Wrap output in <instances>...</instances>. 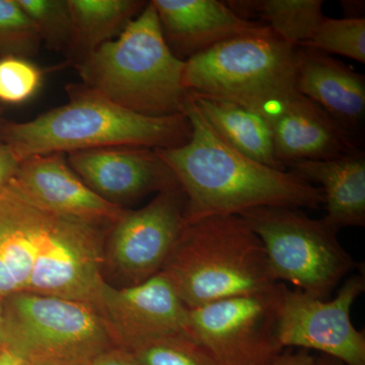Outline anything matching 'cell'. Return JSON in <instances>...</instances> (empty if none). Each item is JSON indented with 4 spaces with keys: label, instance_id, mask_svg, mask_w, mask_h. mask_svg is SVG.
Masks as SVG:
<instances>
[{
    "label": "cell",
    "instance_id": "cell-10",
    "mask_svg": "<svg viewBox=\"0 0 365 365\" xmlns=\"http://www.w3.org/2000/svg\"><path fill=\"white\" fill-rule=\"evenodd\" d=\"M364 290V272L348 277L331 300L287 288L280 313L281 345L317 350L345 365H365V333L350 318L353 304Z\"/></svg>",
    "mask_w": 365,
    "mask_h": 365
},
{
    "label": "cell",
    "instance_id": "cell-1",
    "mask_svg": "<svg viewBox=\"0 0 365 365\" xmlns=\"http://www.w3.org/2000/svg\"><path fill=\"white\" fill-rule=\"evenodd\" d=\"M107 227L41 207L11 182L0 191V299L28 292L97 307Z\"/></svg>",
    "mask_w": 365,
    "mask_h": 365
},
{
    "label": "cell",
    "instance_id": "cell-33",
    "mask_svg": "<svg viewBox=\"0 0 365 365\" xmlns=\"http://www.w3.org/2000/svg\"><path fill=\"white\" fill-rule=\"evenodd\" d=\"M314 365H345L340 360L328 356V355L322 354L321 356L314 357Z\"/></svg>",
    "mask_w": 365,
    "mask_h": 365
},
{
    "label": "cell",
    "instance_id": "cell-8",
    "mask_svg": "<svg viewBox=\"0 0 365 365\" xmlns=\"http://www.w3.org/2000/svg\"><path fill=\"white\" fill-rule=\"evenodd\" d=\"M2 304L0 347L26 361L56 359L88 365L117 347L93 304L28 292L4 297Z\"/></svg>",
    "mask_w": 365,
    "mask_h": 365
},
{
    "label": "cell",
    "instance_id": "cell-6",
    "mask_svg": "<svg viewBox=\"0 0 365 365\" xmlns=\"http://www.w3.org/2000/svg\"><path fill=\"white\" fill-rule=\"evenodd\" d=\"M297 48L269 26L225 41L185 61V88L241 105L270 122L302 96L297 88Z\"/></svg>",
    "mask_w": 365,
    "mask_h": 365
},
{
    "label": "cell",
    "instance_id": "cell-24",
    "mask_svg": "<svg viewBox=\"0 0 365 365\" xmlns=\"http://www.w3.org/2000/svg\"><path fill=\"white\" fill-rule=\"evenodd\" d=\"M18 2L33 21L42 42L50 49L67 52L72 32L68 0H18Z\"/></svg>",
    "mask_w": 365,
    "mask_h": 365
},
{
    "label": "cell",
    "instance_id": "cell-14",
    "mask_svg": "<svg viewBox=\"0 0 365 365\" xmlns=\"http://www.w3.org/2000/svg\"><path fill=\"white\" fill-rule=\"evenodd\" d=\"M13 182L33 202L67 217L112 227L126 210L95 193L71 169L63 153L26 158Z\"/></svg>",
    "mask_w": 365,
    "mask_h": 365
},
{
    "label": "cell",
    "instance_id": "cell-34",
    "mask_svg": "<svg viewBox=\"0 0 365 365\" xmlns=\"http://www.w3.org/2000/svg\"><path fill=\"white\" fill-rule=\"evenodd\" d=\"M4 321V304H2V299H0V327L2 325Z\"/></svg>",
    "mask_w": 365,
    "mask_h": 365
},
{
    "label": "cell",
    "instance_id": "cell-15",
    "mask_svg": "<svg viewBox=\"0 0 365 365\" xmlns=\"http://www.w3.org/2000/svg\"><path fill=\"white\" fill-rule=\"evenodd\" d=\"M165 42L175 56L186 61L215 46L268 26L245 20L218 0H153Z\"/></svg>",
    "mask_w": 365,
    "mask_h": 365
},
{
    "label": "cell",
    "instance_id": "cell-13",
    "mask_svg": "<svg viewBox=\"0 0 365 365\" xmlns=\"http://www.w3.org/2000/svg\"><path fill=\"white\" fill-rule=\"evenodd\" d=\"M67 155L68 165L83 182L120 207L179 185L167 163L150 148H97Z\"/></svg>",
    "mask_w": 365,
    "mask_h": 365
},
{
    "label": "cell",
    "instance_id": "cell-4",
    "mask_svg": "<svg viewBox=\"0 0 365 365\" xmlns=\"http://www.w3.org/2000/svg\"><path fill=\"white\" fill-rule=\"evenodd\" d=\"M74 66L83 86L124 109L150 117L185 114V61L165 42L151 1L117 38Z\"/></svg>",
    "mask_w": 365,
    "mask_h": 365
},
{
    "label": "cell",
    "instance_id": "cell-3",
    "mask_svg": "<svg viewBox=\"0 0 365 365\" xmlns=\"http://www.w3.org/2000/svg\"><path fill=\"white\" fill-rule=\"evenodd\" d=\"M69 102L30 121L2 126L4 144L19 162L37 155L109 148L168 150L188 143L185 114L150 117L124 109L83 83L66 86Z\"/></svg>",
    "mask_w": 365,
    "mask_h": 365
},
{
    "label": "cell",
    "instance_id": "cell-23",
    "mask_svg": "<svg viewBox=\"0 0 365 365\" xmlns=\"http://www.w3.org/2000/svg\"><path fill=\"white\" fill-rule=\"evenodd\" d=\"M129 352L141 365H216L189 332L153 340Z\"/></svg>",
    "mask_w": 365,
    "mask_h": 365
},
{
    "label": "cell",
    "instance_id": "cell-7",
    "mask_svg": "<svg viewBox=\"0 0 365 365\" xmlns=\"http://www.w3.org/2000/svg\"><path fill=\"white\" fill-rule=\"evenodd\" d=\"M240 216L263 244L276 282L287 281L304 294L327 299L356 268L338 232L300 208L267 206Z\"/></svg>",
    "mask_w": 365,
    "mask_h": 365
},
{
    "label": "cell",
    "instance_id": "cell-32",
    "mask_svg": "<svg viewBox=\"0 0 365 365\" xmlns=\"http://www.w3.org/2000/svg\"><path fill=\"white\" fill-rule=\"evenodd\" d=\"M30 365H86L76 364V362L64 361V360L56 359H36L29 362Z\"/></svg>",
    "mask_w": 365,
    "mask_h": 365
},
{
    "label": "cell",
    "instance_id": "cell-9",
    "mask_svg": "<svg viewBox=\"0 0 365 365\" xmlns=\"http://www.w3.org/2000/svg\"><path fill=\"white\" fill-rule=\"evenodd\" d=\"M287 285L189 309L190 331L216 365H273L283 353L281 307Z\"/></svg>",
    "mask_w": 365,
    "mask_h": 365
},
{
    "label": "cell",
    "instance_id": "cell-28",
    "mask_svg": "<svg viewBox=\"0 0 365 365\" xmlns=\"http://www.w3.org/2000/svg\"><path fill=\"white\" fill-rule=\"evenodd\" d=\"M88 365H141L130 352L114 347L96 357Z\"/></svg>",
    "mask_w": 365,
    "mask_h": 365
},
{
    "label": "cell",
    "instance_id": "cell-19",
    "mask_svg": "<svg viewBox=\"0 0 365 365\" xmlns=\"http://www.w3.org/2000/svg\"><path fill=\"white\" fill-rule=\"evenodd\" d=\"M190 98L213 130L235 150L268 167L287 170L276 158L272 129L265 118L227 101L191 93Z\"/></svg>",
    "mask_w": 365,
    "mask_h": 365
},
{
    "label": "cell",
    "instance_id": "cell-30",
    "mask_svg": "<svg viewBox=\"0 0 365 365\" xmlns=\"http://www.w3.org/2000/svg\"><path fill=\"white\" fill-rule=\"evenodd\" d=\"M0 365H30L25 359H21L18 354L6 349V348L0 347Z\"/></svg>",
    "mask_w": 365,
    "mask_h": 365
},
{
    "label": "cell",
    "instance_id": "cell-5",
    "mask_svg": "<svg viewBox=\"0 0 365 365\" xmlns=\"http://www.w3.org/2000/svg\"><path fill=\"white\" fill-rule=\"evenodd\" d=\"M160 273L189 309L277 283L263 244L240 215L186 222Z\"/></svg>",
    "mask_w": 365,
    "mask_h": 365
},
{
    "label": "cell",
    "instance_id": "cell-17",
    "mask_svg": "<svg viewBox=\"0 0 365 365\" xmlns=\"http://www.w3.org/2000/svg\"><path fill=\"white\" fill-rule=\"evenodd\" d=\"M269 124L276 158L287 170L295 163L329 160L360 150V145L332 118L302 95Z\"/></svg>",
    "mask_w": 365,
    "mask_h": 365
},
{
    "label": "cell",
    "instance_id": "cell-16",
    "mask_svg": "<svg viewBox=\"0 0 365 365\" xmlns=\"http://www.w3.org/2000/svg\"><path fill=\"white\" fill-rule=\"evenodd\" d=\"M297 88L359 145L365 119L364 74L326 53L299 46Z\"/></svg>",
    "mask_w": 365,
    "mask_h": 365
},
{
    "label": "cell",
    "instance_id": "cell-29",
    "mask_svg": "<svg viewBox=\"0 0 365 365\" xmlns=\"http://www.w3.org/2000/svg\"><path fill=\"white\" fill-rule=\"evenodd\" d=\"M314 356L309 354L307 350H299L297 352H283L279 359L273 365H314Z\"/></svg>",
    "mask_w": 365,
    "mask_h": 365
},
{
    "label": "cell",
    "instance_id": "cell-11",
    "mask_svg": "<svg viewBox=\"0 0 365 365\" xmlns=\"http://www.w3.org/2000/svg\"><path fill=\"white\" fill-rule=\"evenodd\" d=\"M186 196L180 185L163 190L138 210H125L110 228L105 261L126 282L139 284L162 271L186 223Z\"/></svg>",
    "mask_w": 365,
    "mask_h": 365
},
{
    "label": "cell",
    "instance_id": "cell-27",
    "mask_svg": "<svg viewBox=\"0 0 365 365\" xmlns=\"http://www.w3.org/2000/svg\"><path fill=\"white\" fill-rule=\"evenodd\" d=\"M20 162L6 144L0 143V191L11 184L16 176Z\"/></svg>",
    "mask_w": 365,
    "mask_h": 365
},
{
    "label": "cell",
    "instance_id": "cell-20",
    "mask_svg": "<svg viewBox=\"0 0 365 365\" xmlns=\"http://www.w3.org/2000/svg\"><path fill=\"white\" fill-rule=\"evenodd\" d=\"M72 32L67 50L74 64L114 40L148 2L141 0H68Z\"/></svg>",
    "mask_w": 365,
    "mask_h": 365
},
{
    "label": "cell",
    "instance_id": "cell-22",
    "mask_svg": "<svg viewBox=\"0 0 365 365\" xmlns=\"http://www.w3.org/2000/svg\"><path fill=\"white\" fill-rule=\"evenodd\" d=\"M326 54L365 62V19L325 18L304 45Z\"/></svg>",
    "mask_w": 365,
    "mask_h": 365
},
{
    "label": "cell",
    "instance_id": "cell-26",
    "mask_svg": "<svg viewBox=\"0 0 365 365\" xmlns=\"http://www.w3.org/2000/svg\"><path fill=\"white\" fill-rule=\"evenodd\" d=\"M45 71L28 58H0V102L19 105L35 97L42 86Z\"/></svg>",
    "mask_w": 365,
    "mask_h": 365
},
{
    "label": "cell",
    "instance_id": "cell-2",
    "mask_svg": "<svg viewBox=\"0 0 365 365\" xmlns=\"http://www.w3.org/2000/svg\"><path fill=\"white\" fill-rule=\"evenodd\" d=\"M188 143L155 150L186 196V222L212 215H240L267 206L319 208L322 189L289 170L251 160L218 135L188 98Z\"/></svg>",
    "mask_w": 365,
    "mask_h": 365
},
{
    "label": "cell",
    "instance_id": "cell-18",
    "mask_svg": "<svg viewBox=\"0 0 365 365\" xmlns=\"http://www.w3.org/2000/svg\"><path fill=\"white\" fill-rule=\"evenodd\" d=\"M287 170L317 182L324 194L326 215L322 220L339 232L365 225V153L360 148L339 158L304 160Z\"/></svg>",
    "mask_w": 365,
    "mask_h": 365
},
{
    "label": "cell",
    "instance_id": "cell-21",
    "mask_svg": "<svg viewBox=\"0 0 365 365\" xmlns=\"http://www.w3.org/2000/svg\"><path fill=\"white\" fill-rule=\"evenodd\" d=\"M245 19H259L277 37L292 46L306 45L325 18L322 0H232L225 1Z\"/></svg>",
    "mask_w": 365,
    "mask_h": 365
},
{
    "label": "cell",
    "instance_id": "cell-25",
    "mask_svg": "<svg viewBox=\"0 0 365 365\" xmlns=\"http://www.w3.org/2000/svg\"><path fill=\"white\" fill-rule=\"evenodd\" d=\"M41 43L37 29L18 0H0V58L35 56Z\"/></svg>",
    "mask_w": 365,
    "mask_h": 365
},
{
    "label": "cell",
    "instance_id": "cell-31",
    "mask_svg": "<svg viewBox=\"0 0 365 365\" xmlns=\"http://www.w3.org/2000/svg\"><path fill=\"white\" fill-rule=\"evenodd\" d=\"M342 6H344L345 13H351L348 19L353 18V13H364V1H342Z\"/></svg>",
    "mask_w": 365,
    "mask_h": 365
},
{
    "label": "cell",
    "instance_id": "cell-12",
    "mask_svg": "<svg viewBox=\"0 0 365 365\" xmlns=\"http://www.w3.org/2000/svg\"><path fill=\"white\" fill-rule=\"evenodd\" d=\"M97 309L117 347L127 351L160 338L191 333L188 307L160 272L132 287L116 288L105 281Z\"/></svg>",
    "mask_w": 365,
    "mask_h": 365
}]
</instances>
